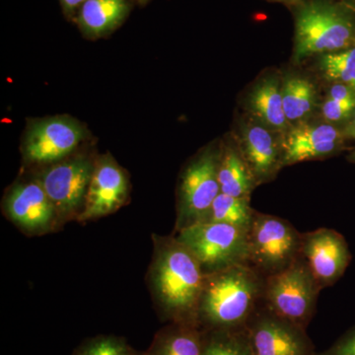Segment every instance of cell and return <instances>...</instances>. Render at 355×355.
Listing matches in <instances>:
<instances>
[{"mask_svg": "<svg viewBox=\"0 0 355 355\" xmlns=\"http://www.w3.org/2000/svg\"><path fill=\"white\" fill-rule=\"evenodd\" d=\"M323 76L331 83H343L355 90V44L345 50L324 53L320 58Z\"/></svg>", "mask_w": 355, "mask_h": 355, "instance_id": "cell-23", "label": "cell"}, {"mask_svg": "<svg viewBox=\"0 0 355 355\" xmlns=\"http://www.w3.org/2000/svg\"><path fill=\"white\" fill-rule=\"evenodd\" d=\"M321 291L300 256L286 270L265 279L261 303L277 317L306 330Z\"/></svg>", "mask_w": 355, "mask_h": 355, "instance_id": "cell-4", "label": "cell"}, {"mask_svg": "<svg viewBox=\"0 0 355 355\" xmlns=\"http://www.w3.org/2000/svg\"><path fill=\"white\" fill-rule=\"evenodd\" d=\"M249 110L263 127L272 132H287L291 123L284 113L282 90L275 77L263 79L252 91Z\"/></svg>", "mask_w": 355, "mask_h": 355, "instance_id": "cell-16", "label": "cell"}, {"mask_svg": "<svg viewBox=\"0 0 355 355\" xmlns=\"http://www.w3.org/2000/svg\"><path fill=\"white\" fill-rule=\"evenodd\" d=\"M256 210L252 209L250 198H234L219 193L202 222L223 223L249 230Z\"/></svg>", "mask_w": 355, "mask_h": 355, "instance_id": "cell-21", "label": "cell"}, {"mask_svg": "<svg viewBox=\"0 0 355 355\" xmlns=\"http://www.w3.org/2000/svg\"><path fill=\"white\" fill-rule=\"evenodd\" d=\"M343 125H345V127L343 128V130L345 137H347V139L354 140L355 141V112L354 114H352V118H350V120ZM347 160L355 164V147L350 151L349 156H347Z\"/></svg>", "mask_w": 355, "mask_h": 355, "instance_id": "cell-28", "label": "cell"}, {"mask_svg": "<svg viewBox=\"0 0 355 355\" xmlns=\"http://www.w3.org/2000/svg\"><path fill=\"white\" fill-rule=\"evenodd\" d=\"M202 345L197 324L174 323L156 340L149 355H202Z\"/></svg>", "mask_w": 355, "mask_h": 355, "instance_id": "cell-19", "label": "cell"}, {"mask_svg": "<svg viewBox=\"0 0 355 355\" xmlns=\"http://www.w3.org/2000/svg\"><path fill=\"white\" fill-rule=\"evenodd\" d=\"M349 141L343 128L333 123H304L287 130L280 142L282 167L304 161L331 157L345 148Z\"/></svg>", "mask_w": 355, "mask_h": 355, "instance_id": "cell-12", "label": "cell"}, {"mask_svg": "<svg viewBox=\"0 0 355 355\" xmlns=\"http://www.w3.org/2000/svg\"><path fill=\"white\" fill-rule=\"evenodd\" d=\"M202 333V355H253L246 328Z\"/></svg>", "mask_w": 355, "mask_h": 355, "instance_id": "cell-22", "label": "cell"}, {"mask_svg": "<svg viewBox=\"0 0 355 355\" xmlns=\"http://www.w3.org/2000/svg\"><path fill=\"white\" fill-rule=\"evenodd\" d=\"M220 153L207 150L188 165L182 175L178 198L176 232L205 220L221 193L218 181Z\"/></svg>", "mask_w": 355, "mask_h": 355, "instance_id": "cell-7", "label": "cell"}, {"mask_svg": "<svg viewBox=\"0 0 355 355\" xmlns=\"http://www.w3.org/2000/svg\"><path fill=\"white\" fill-rule=\"evenodd\" d=\"M282 90L284 113L289 123H298L309 116L316 104V90L308 79L291 77Z\"/></svg>", "mask_w": 355, "mask_h": 355, "instance_id": "cell-20", "label": "cell"}, {"mask_svg": "<svg viewBox=\"0 0 355 355\" xmlns=\"http://www.w3.org/2000/svg\"><path fill=\"white\" fill-rule=\"evenodd\" d=\"M301 242L302 233L291 222L256 211L248 230L247 263L266 279L300 258Z\"/></svg>", "mask_w": 355, "mask_h": 355, "instance_id": "cell-5", "label": "cell"}, {"mask_svg": "<svg viewBox=\"0 0 355 355\" xmlns=\"http://www.w3.org/2000/svg\"><path fill=\"white\" fill-rule=\"evenodd\" d=\"M265 277L248 263L205 275L197 313L202 331L241 330L263 300Z\"/></svg>", "mask_w": 355, "mask_h": 355, "instance_id": "cell-2", "label": "cell"}, {"mask_svg": "<svg viewBox=\"0 0 355 355\" xmlns=\"http://www.w3.org/2000/svg\"><path fill=\"white\" fill-rule=\"evenodd\" d=\"M84 137V128L69 116L36 121L26 135L24 157L39 164L58 162L73 153Z\"/></svg>", "mask_w": 355, "mask_h": 355, "instance_id": "cell-10", "label": "cell"}, {"mask_svg": "<svg viewBox=\"0 0 355 355\" xmlns=\"http://www.w3.org/2000/svg\"><path fill=\"white\" fill-rule=\"evenodd\" d=\"M80 355H130L125 343L114 338H103L91 343Z\"/></svg>", "mask_w": 355, "mask_h": 355, "instance_id": "cell-24", "label": "cell"}, {"mask_svg": "<svg viewBox=\"0 0 355 355\" xmlns=\"http://www.w3.org/2000/svg\"><path fill=\"white\" fill-rule=\"evenodd\" d=\"M127 174L110 156H102L95 162L94 172L77 221L86 222L114 214L128 198Z\"/></svg>", "mask_w": 355, "mask_h": 355, "instance_id": "cell-13", "label": "cell"}, {"mask_svg": "<svg viewBox=\"0 0 355 355\" xmlns=\"http://www.w3.org/2000/svg\"><path fill=\"white\" fill-rule=\"evenodd\" d=\"M4 207L14 224L33 234L46 232L60 221L57 210L39 180L14 186L7 195Z\"/></svg>", "mask_w": 355, "mask_h": 355, "instance_id": "cell-14", "label": "cell"}, {"mask_svg": "<svg viewBox=\"0 0 355 355\" xmlns=\"http://www.w3.org/2000/svg\"><path fill=\"white\" fill-rule=\"evenodd\" d=\"M95 162L85 157L60 161L44 170L39 182L43 186L57 210L60 221L78 218L84 202Z\"/></svg>", "mask_w": 355, "mask_h": 355, "instance_id": "cell-8", "label": "cell"}, {"mask_svg": "<svg viewBox=\"0 0 355 355\" xmlns=\"http://www.w3.org/2000/svg\"><path fill=\"white\" fill-rule=\"evenodd\" d=\"M128 11V0H86L79 11L78 24L87 36L98 38L114 31Z\"/></svg>", "mask_w": 355, "mask_h": 355, "instance_id": "cell-17", "label": "cell"}, {"mask_svg": "<svg viewBox=\"0 0 355 355\" xmlns=\"http://www.w3.org/2000/svg\"><path fill=\"white\" fill-rule=\"evenodd\" d=\"M315 355H355V324L328 349Z\"/></svg>", "mask_w": 355, "mask_h": 355, "instance_id": "cell-26", "label": "cell"}, {"mask_svg": "<svg viewBox=\"0 0 355 355\" xmlns=\"http://www.w3.org/2000/svg\"><path fill=\"white\" fill-rule=\"evenodd\" d=\"M155 240L149 284L156 303L174 323L197 324L205 277L202 266L175 236Z\"/></svg>", "mask_w": 355, "mask_h": 355, "instance_id": "cell-1", "label": "cell"}, {"mask_svg": "<svg viewBox=\"0 0 355 355\" xmlns=\"http://www.w3.org/2000/svg\"><path fill=\"white\" fill-rule=\"evenodd\" d=\"M253 355H315L305 329L277 317L261 303L247 327Z\"/></svg>", "mask_w": 355, "mask_h": 355, "instance_id": "cell-9", "label": "cell"}, {"mask_svg": "<svg viewBox=\"0 0 355 355\" xmlns=\"http://www.w3.org/2000/svg\"><path fill=\"white\" fill-rule=\"evenodd\" d=\"M355 44V0H310L295 16L296 62Z\"/></svg>", "mask_w": 355, "mask_h": 355, "instance_id": "cell-3", "label": "cell"}, {"mask_svg": "<svg viewBox=\"0 0 355 355\" xmlns=\"http://www.w3.org/2000/svg\"><path fill=\"white\" fill-rule=\"evenodd\" d=\"M272 1L284 2V3H292V2H295L296 0H272Z\"/></svg>", "mask_w": 355, "mask_h": 355, "instance_id": "cell-30", "label": "cell"}, {"mask_svg": "<svg viewBox=\"0 0 355 355\" xmlns=\"http://www.w3.org/2000/svg\"><path fill=\"white\" fill-rule=\"evenodd\" d=\"M86 0H60L67 13H71L77 7L83 6Z\"/></svg>", "mask_w": 355, "mask_h": 355, "instance_id": "cell-29", "label": "cell"}, {"mask_svg": "<svg viewBox=\"0 0 355 355\" xmlns=\"http://www.w3.org/2000/svg\"><path fill=\"white\" fill-rule=\"evenodd\" d=\"M328 98L355 109V90L349 85L343 83H331Z\"/></svg>", "mask_w": 355, "mask_h": 355, "instance_id": "cell-27", "label": "cell"}, {"mask_svg": "<svg viewBox=\"0 0 355 355\" xmlns=\"http://www.w3.org/2000/svg\"><path fill=\"white\" fill-rule=\"evenodd\" d=\"M300 256L322 289L342 279L352 258L345 236L331 228L302 234Z\"/></svg>", "mask_w": 355, "mask_h": 355, "instance_id": "cell-11", "label": "cell"}, {"mask_svg": "<svg viewBox=\"0 0 355 355\" xmlns=\"http://www.w3.org/2000/svg\"><path fill=\"white\" fill-rule=\"evenodd\" d=\"M355 109L349 106L334 101L327 97L322 106V114L326 123H347L354 114Z\"/></svg>", "mask_w": 355, "mask_h": 355, "instance_id": "cell-25", "label": "cell"}, {"mask_svg": "<svg viewBox=\"0 0 355 355\" xmlns=\"http://www.w3.org/2000/svg\"><path fill=\"white\" fill-rule=\"evenodd\" d=\"M218 181L222 193L234 198L251 197L258 184L239 148L228 147L219 155Z\"/></svg>", "mask_w": 355, "mask_h": 355, "instance_id": "cell-18", "label": "cell"}, {"mask_svg": "<svg viewBox=\"0 0 355 355\" xmlns=\"http://www.w3.org/2000/svg\"><path fill=\"white\" fill-rule=\"evenodd\" d=\"M176 233L178 241L190 250L205 275L247 263L246 230L228 224L200 222Z\"/></svg>", "mask_w": 355, "mask_h": 355, "instance_id": "cell-6", "label": "cell"}, {"mask_svg": "<svg viewBox=\"0 0 355 355\" xmlns=\"http://www.w3.org/2000/svg\"><path fill=\"white\" fill-rule=\"evenodd\" d=\"M272 132L260 123L248 125L242 135L239 150L257 184L272 180L282 167V146Z\"/></svg>", "mask_w": 355, "mask_h": 355, "instance_id": "cell-15", "label": "cell"}]
</instances>
